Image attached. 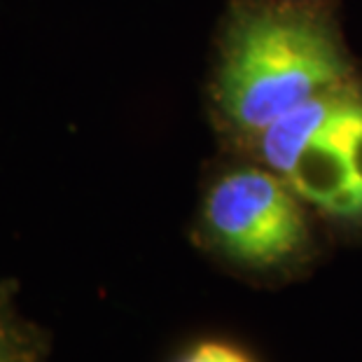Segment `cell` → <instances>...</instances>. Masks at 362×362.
<instances>
[{
  "instance_id": "cell-4",
  "label": "cell",
  "mask_w": 362,
  "mask_h": 362,
  "mask_svg": "<svg viewBox=\"0 0 362 362\" xmlns=\"http://www.w3.org/2000/svg\"><path fill=\"white\" fill-rule=\"evenodd\" d=\"M0 362H52L45 327L24 315L17 281H0Z\"/></svg>"
},
{
  "instance_id": "cell-3",
  "label": "cell",
  "mask_w": 362,
  "mask_h": 362,
  "mask_svg": "<svg viewBox=\"0 0 362 362\" xmlns=\"http://www.w3.org/2000/svg\"><path fill=\"white\" fill-rule=\"evenodd\" d=\"M202 232L220 255L248 269H281L309 245L302 199L279 173L238 166L208 185Z\"/></svg>"
},
{
  "instance_id": "cell-6",
  "label": "cell",
  "mask_w": 362,
  "mask_h": 362,
  "mask_svg": "<svg viewBox=\"0 0 362 362\" xmlns=\"http://www.w3.org/2000/svg\"><path fill=\"white\" fill-rule=\"evenodd\" d=\"M304 3H306V0H304Z\"/></svg>"
},
{
  "instance_id": "cell-5",
  "label": "cell",
  "mask_w": 362,
  "mask_h": 362,
  "mask_svg": "<svg viewBox=\"0 0 362 362\" xmlns=\"http://www.w3.org/2000/svg\"><path fill=\"white\" fill-rule=\"evenodd\" d=\"M171 362H255L241 346L220 341V339H202L182 349Z\"/></svg>"
},
{
  "instance_id": "cell-1",
  "label": "cell",
  "mask_w": 362,
  "mask_h": 362,
  "mask_svg": "<svg viewBox=\"0 0 362 362\" xmlns=\"http://www.w3.org/2000/svg\"><path fill=\"white\" fill-rule=\"evenodd\" d=\"M334 24L304 0L248 5L222 37L213 101L218 119L250 145L283 115L351 82Z\"/></svg>"
},
{
  "instance_id": "cell-2",
  "label": "cell",
  "mask_w": 362,
  "mask_h": 362,
  "mask_svg": "<svg viewBox=\"0 0 362 362\" xmlns=\"http://www.w3.org/2000/svg\"><path fill=\"white\" fill-rule=\"evenodd\" d=\"M250 150L315 211L362 222V87L356 80L283 115Z\"/></svg>"
}]
</instances>
